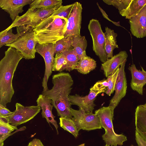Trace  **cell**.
<instances>
[{
	"label": "cell",
	"instance_id": "cell-38",
	"mask_svg": "<svg viewBox=\"0 0 146 146\" xmlns=\"http://www.w3.org/2000/svg\"><path fill=\"white\" fill-rule=\"evenodd\" d=\"M97 4L98 6V7L99 9L100 10V11L102 13L103 17L104 18H105L106 19L108 20V21L112 22L113 24H114L115 25L118 26H121L119 24V22H115L112 21L110 19L108 16V15L106 13L105 11L100 6L98 3H97Z\"/></svg>",
	"mask_w": 146,
	"mask_h": 146
},
{
	"label": "cell",
	"instance_id": "cell-6",
	"mask_svg": "<svg viewBox=\"0 0 146 146\" xmlns=\"http://www.w3.org/2000/svg\"><path fill=\"white\" fill-rule=\"evenodd\" d=\"M88 28L92 40L93 50L104 63L109 58L105 52L104 35L100 23L98 20L92 19L89 22Z\"/></svg>",
	"mask_w": 146,
	"mask_h": 146
},
{
	"label": "cell",
	"instance_id": "cell-10",
	"mask_svg": "<svg viewBox=\"0 0 146 146\" xmlns=\"http://www.w3.org/2000/svg\"><path fill=\"white\" fill-rule=\"evenodd\" d=\"M82 8L79 2L74 3L72 11L67 19L64 38H72L80 35Z\"/></svg>",
	"mask_w": 146,
	"mask_h": 146
},
{
	"label": "cell",
	"instance_id": "cell-16",
	"mask_svg": "<svg viewBox=\"0 0 146 146\" xmlns=\"http://www.w3.org/2000/svg\"><path fill=\"white\" fill-rule=\"evenodd\" d=\"M142 70H138L135 64H132L128 69L130 71L131 80L130 86L132 89L142 95L143 87L146 84V71L141 67Z\"/></svg>",
	"mask_w": 146,
	"mask_h": 146
},
{
	"label": "cell",
	"instance_id": "cell-2",
	"mask_svg": "<svg viewBox=\"0 0 146 146\" xmlns=\"http://www.w3.org/2000/svg\"><path fill=\"white\" fill-rule=\"evenodd\" d=\"M22 54L15 48L9 47L0 61V104L6 107L11 102L15 91L12 80Z\"/></svg>",
	"mask_w": 146,
	"mask_h": 146
},
{
	"label": "cell",
	"instance_id": "cell-42",
	"mask_svg": "<svg viewBox=\"0 0 146 146\" xmlns=\"http://www.w3.org/2000/svg\"><path fill=\"white\" fill-rule=\"evenodd\" d=\"M142 105L145 108H146V103H145V104H143V105Z\"/></svg>",
	"mask_w": 146,
	"mask_h": 146
},
{
	"label": "cell",
	"instance_id": "cell-4",
	"mask_svg": "<svg viewBox=\"0 0 146 146\" xmlns=\"http://www.w3.org/2000/svg\"><path fill=\"white\" fill-rule=\"evenodd\" d=\"M113 113L114 110L108 106L96 110L95 114L99 118L101 126L105 130L102 137L106 144L111 146H121L127 139L125 135L117 134L114 131L112 122Z\"/></svg>",
	"mask_w": 146,
	"mask_h": 146
},
{
	"label": "cell",
	"instance_id": "cell-32",
	"mask_svg": "<svg viewBox=\"0 0 146 146\" xmlns=\"http://www.w3.org/2000/svg\"><path fill=\"white\" fill-rule=\"evenodd\" d=\"M74 3L65 6L62 5L55 10L51 15L61 17H64L68 19L73 9Z\"/></svg>",
	"mask_w": 146,
	"mask_h": 146
},
{
	"label": "cell",
	"instance_id": "cell-25",
	"mask_svg": "<svg viewBox=\"0 0 146 146\" xmlns=\"http://www.w3.org/2000/svg\"><path fill=\"white\" fill-rule=\"evenodd\" d=\"M34 9L29 8L23 15L17 17L12 24L5 29L1 31L0 34L6 33L7 31L13 28L23 25L30 26L31 18Z\"/></svg>",
	"mask_w": 146,
	"mask_h": 146
},
{
	"label": "cell",
	"instance_id": "cell-12",
	"mask_svg": "<svg viewBox=\"0 0 146 146\" xmlns=\"http://www.w3.org/2000/svg\"><path fill=\"white\" fill-rule=\"evenodd\" d=\"M102 92L90 89L89 94L85 96H80L77 94L69 96L71 105L78 106L86 113H93L96 105L94 101L98 94Z\"/></svg>",
	"mask_w": 146,
	"mask_h": 146
},
{
	"label": "cell",
	"instance_id": "cell-20",
	"mask_svg": "<svg viewBox=\"0 0 146 146\" xmlns=\"http://www.w3.org/2000/svg\"><path fill=\"white\" fill-rule=\"evenodd\" d=\"M104 34L105 39V52L109 59L113 56L114 50L115 48H118L116 38L117 34L113 30L108 27H105V32Z\"/></svg>",
	"mask_w": 146,
	"mask_h": 146
},
{
	"label": "cell",
	"instance_id": "cell-9",
	"mask_svg": "<svg viewBox=\"0 0 146 146\" xmlns=\"http://www.w3.org/2000/svg\"><path fill=\"white\" fill-rule=\"evenodd\" d=\"M36 52L44 58L45 64V70L42 82L43 91L48 89L47 83L52 73V69L54 59V44L52 43L40 44L37 43L36 46Z\"/></svg>",
	"mask_w": 146,
	"mask_h": 146
},
{
	"label": "cell",
	"instance_id": "cell-31",
	"mask_svg": "<svg viewBox=\"0 0 146 146\" xmlns=\"http://www.w3.org/2000/svg\"><path fill=\"white\" fill-rule=\"evenodd\" d=\"M67 62L64 55L63 52L55 54L52 70L61 72L66 70Z\"/></svg>",
	"mask_w": 146,
	"mask_h": 146
},
{
	"label": "cell",
	"instance_id": "cell-34",
	"mask_svg": "<svg viewBox=\"0 0 146 146\" xmlns=\"http://www.w3.org/2000/svg\"><path fill=\"white\" fill-rule=\"evenodd\" d=\"M119 67H118L113 73L107 77L106 79L108 83L109 86L106 93L108 96H110L114 91L115 85L119 72Z\"/></svg>",
	"mask_w": 146,
	"mask_h": 146
},
{
	"label": "cell",
	"instance_id": "cell-39",
	"mask_svg": "<svg viewBox=\"0 0 146 146\" xmlns=\"http://www.w3.org/2000/svg\"><path fill=\"white\" fill-rule=\"evenodd\" d=\"M28 146H44L40 140L39 139L35 138L30 141Z\"/></svg>",
	"mask_w": 146,
	"mask_h": 146
},
{
	"label": "cell",
	"instance_id": "cell-21",
	"mask_svg": "<svg viewBox=\"0 0 146 146\" xmlns=\"http://www.w3.org/2000/svg\"><path fill=\"white\" fill-rule=\"evenodd\" d=\"M146 4V0H131L128 6L119 14L130 19L137 15Z\"/></svg>",
	"mask_w": 146,
	"mask_h": 146
},
{
	"label": "cell",
	"instance_id": "cell-19",
	"mask_svg": "<svg viewBox=\"0 0 146 146\" xmlns=\"http://www.w3.org/2000/svg\"><path fill=\"white\" fill-rule=\"evenodd\" d=\"M17 33L15 34L12 32V29L6 33L0 34V48L6 44L12 43L28 31L33 29L28 25H23L16 27Z\"/></svg>",
	"mask_w": 146,
	"mask_h": 146
},
{
	"label": "cell",
	"instance_id": "cell-37",
	"mask_svg": "<svg viewBox=\"0 0 146 146\" xmlns=\"http://www.w3.org/2000/svg\"><path fill=\"white\" fill-rule=\"evenodd\" d=\"M13 113L8 109L0 104V117H4L8 116Z\"/></svg>",
	"mask_w": 146,
	"mask_h": 146
},
{
	"label": "cell",
	"instance_id": "cell-22",
	"mask_svg": "<svg viewBox=\"0 0 146 146\" xmlns=\"http://www.w3.org/2000/svg\"><path fill=\"white\" fill-rule=\"evenodd\" d=\"M60 6L52 9H34L30 26L34 29L44 19L51 15L55 10Z\"/></svg>",
	"mask_w": 146,
	"mask_h": 146
},
{
	"label": "cell",
	"instance_id": "cell-8",
	"mask_svg": "<svg viewBox=\"0 0 146 146\" xmlns=\"http://www.w3.org/2000/svg\"><path fill=\"white\" fill-rule=\"evenodd\" d=\"M70 111L79 131L81 129L90 131L102 128L100 118L95 114L86 113L80 108L77 110L71 108Z\"/></svg>",
	"mask_w": 146,
	"mask_h": 146
},
{
	"label": "cell",
	"instance_id": "cell-27",
	"mask_svg": "<svg viewBox=\"0 0 146 146\" xmlns=\"http://www.w3.org/2000/svg\"><path fill=\"white\" fill-rule=\"evenodd\" d=\"M59 124L60 126L65 130L71 133L75 138L79 135V131L74 121L67 117H60Z\"/></svg>",
	"mask_w": 146,
	"mask_h": 146
},
{
	"label": "cell",
	"instance_id": "cell-41",
	"mask_svg": "<svg viewBox=\"0 0 146 146\" xmlns=\"http://www.w3.org/2000/svg\"><path fill=\"white\" fill-rule=\"evenodd\" d=\"M0 146H3V142L0 143Z\"/></svg>",
	"mask_w": 146,
	"mask_h": 146
},
{
	"label": "cell",
	"instance_id": "cell-24",
	"mask_svg": "<svg viewBox=\"0 0 146 146\" xmlns=\"http://www.w3.org/2000/svg\"><path fill=\"white\" fill-rule=\"evenodd\" d=\"M72 45L77 55L80 60L86 56V50L87 42L84 36L78 35L72 38Z\"/></svg>",
	"mask_w": 146,
	"mask_h": 146
},
{
	"label": "cell",
	"instance_id": "cell-28",
	"mask_svg": "<svg viewBox=\"0 0 146 146\" xmlns=\"http://www.w3.org/2000/svg\"><path fill=\"white\" fill-rule=\"evenodd\" d=\"M62 52L65 56L67 62L66 70L70 72L74 70L80 60L74 49Z\"/></svg>",
	"mask_w": 146,
	"mask_h": 146
},
{
	"label": "cell",
	"instance_id": "cell-43",
	"mask_svg": "<svg viewBox=\"0 0 146 146\" xmlns=\"http://www.w3.org/2000/svg\"><path fill=\"white\" fill-rule=\"evenodd\" d=\"M105 146H110V145H106H106H105Z\"/></svg>",
	"mask_w": 146,
	"mask_h": 146
},
{
	"label": "cell",
	"instance_id": "cell-23",
	"mask_svg": "<svg viewBox=\"0 0 146 146\" xmlns=\"http://www.w3.org/2000/svg\"><path fill=\"white\" fill-rule=\"evenodd\" d=\"M96 67V61L93 59L87 56L79 60L74 70H76L80 73L85 74L95 69Z\"/></svg>",
	"mask_w": 146,
	"mask_h": 146
},
{
	"label": "cell",
	"instance_id": "cell-3",
	"mask_svg": "<svg viewBox=\"0 0 146 146\" xmlns=\"http://www.w3.org/2000/svg\"><path fill=\"white\" fill-rule=\"evenodd\" d=\"M67 22L66 18L50 15L33 29L35 39L40 44H55L64 38Z\"/></svg>",
	"mask_w": 146,
	"mask_h": 146
},
{
	"label": "cell",
	"instance_id": "cell-13",
	"mask_svg": "<svg viewBox=\"0 0 146 146\" xmlns=\"http://www.w3.org/2000/svg\"><path fill=\"white\" fill-rule=\"evenodd\" d=\"M130 30L137 38L146 36V4L136 15L129 19Z\"/></svg>",
	"mask_w": 146,
	"mask_h": 146
},
{
	"label": "cell",
	"instance_id": "cell-30",
	"mask_svg": "<svg viewBox=\"0 0 146 146\" xmlns=\"http://www.w3.org/2000/svg\"><path fill=\"white\" fill-rule=\"evenodd\" d=\"M72 43V38H64L58 40L54 44L55 54L73 49Z\"/></svg>",
	"mask_w": 146,
	"mask_h": 146
},
{
	"label": "cell",
	"instance_id": "cell-1",
	"mask_svg": "<svg viewBox=\"0 0 146 146\" xmlns=\"http://www.w3.org/2000/svg\"><path fill=\"white\" fill-rule=\"evenodd\" d=\"M52 88L42 91V94L51 100L58 116L72 119L70 111L72 105L69 98L74 83L72 77L68 73L60 72L52 76Z\"/></svg>",
	"mask_w": 146,
	"mask_h": 146
},
{
	"label": "cell",
	"instance_id": "cell-17",
	"mask_svg": "<svg viewBox=\"0 0 146 146\" xmlns=\"http://www.w3.org/2000/svg\"><path fill=\"white\" fill-rule=\"evenodd\" d=\"M127 57L126 52L121 51L102 64L101 69L103 71L105 76L107 78L112 75Z\"/></svg>",
	"mask_w": 146,
	"mask_h": 146
},
{
	"label": "cell",
	"instance_id": "cell-33",
	"mask_svg": "<svg viewBox=\"0 0 146 146\" xmlns=\"http://www.w3.org/2000/svg\"><path fill=\"white\" fill-rule=\"evenodd\" d=\"M131 0H103V1L109 5H112L117 9L119 13L126 8Z\"/></svg>",
	"mask_w": 146,
	"mask_h": 146
},
{
	"label": "cell",
	"instance_id": "cell-11",
	"mask_svg": "<svg viewBox=\"0 0 146 146\" xmlns=\"http://www.w3.org/2000/svg\"><path fill=\"white\" fill-rule=\"evenodd\" d=\"M127 60L120 65L119 72L115 85L114 95L110 101L109 106L112 109H114L117 106L121 100L126 95L127 89V82L125 66Z\"/></svg>",
	"mask_w": 146,
	"mask_h": 146
},
{
	"label": "cell",
	"instance_id": "cell-40",
	"mask_svg": "<svg viewBox=\"0 0 146 146\" xmlns=\"http://www.w3.org/2000/svg\"><path fill=\"white\" fill-rule=\"evenodd\" d=\"M85 143H82L77 146H85Z\"/></svg>",
	"mask_w": 146,
	"mask_h": 146
},
{
	"label": "cell",
	"instance_id": "cell-35",
	"mask_svg": "<svg viewBox=\"0 0 146 146\" xmlns=\"http://www.w3.org/2000/svg\"><path fill=\"white\" fill-rule=\"evenodd\" d=\"M109 86V84L106 79H103L97 82L91 89L106 93Z\"/></svg>",
	"mask_w": 146,
	"mask_h": 146
},
{
	"label": "cell",
	"instance_id": "cell-15",
	"mask_svg": "<svg viewBox=\"0 0 146 146\" xmlns=\"http://www.w3.org/2000/svg\"><path fill=\"white\" fill-rule=\"evenodd\" d=\"M36 102L37 105L40 106L42 110V117L46 119L50 125V123L54 125L57 134L58 135V126L56 121L54 119L55 116L53 115L52 112L53 106L51 104V100L41 94L39 95Z\"/></svg>",
	"mask_w": 146,
	"mask_h": 146
},
{
	"label": "cell",
	"instance_id": "cell-36",
	"mask_svg": "<svg viewBox=\"0 0 146 146\" xmlns=\"http://www.w3.org/2000/svg\"><path fill=\"white\" fill-rule=\"evenodd\" d=\"M135 139L138 146H146V141L135 131Z\"/></svg>",
	"mask_w": 146,
	"mask_h": 146
},
{
	"label": "cell",
	"instance_id": "cell-18",
	"mask_svg": "<svg viewBox=\"0 0 146 146\" xmlns=\"http://www.w3.org/2000/svg\"><path fill=\"white\" fill-rule=\"evenodd\" d=\"M135 131L146 141V108L138 106L135 112Z\"/></svg>",
	"mask_w": 146,
	"mask_h": 146
},
{
	"label": "cell",
	"instance_id": "cell-26",
	"mask_svg": "<svg viewBox=\"0 0 146 146\" xmlns=\"http://www.w3.org/2000/svg\"><path fill=\"white\" fill-rule=\"evenodd\" d=\"M62 0H34L30 4V8L52 9L62 5Z\"/></svg>",
	"mask_w": 146,
	"mask_h": 146
},
{
	"label": "cell",
	"instance_id": "cell-5",
	"mask_svg": "<svg viewBox=\"0 0 146 146\" xmlns=\"http://www.w3.org/2000/svg\"><path fill=\"white\" fill-rule=\"evenodd\" d=\"M15 107V110L12 114L0 118L16 126L32 119L41 110L40 107L37 105L25 106L19 103H16Z\"/></svg>",
	"mask_w": 146,
	"mask_h": 146
},
{
	"label": "cell",
	"instance_id": "cell-14",
	"mask_svg": "<svg viewBox=\"0 0 146 146\" xmlns=\"http://www.w3.org/2000/svg\"><path fill=\"white\" fill-rule=\"evenodd\" d=\"M34 0H0V7L8 13L12 21L23 11V7Z\"/></svg>",
	"mask_w": 146,
	"mask_h": 146
},
{
	"label": "cell",
	"instance_id": "cell-29",
	"mask_svg": "<svg viewBox=\"0 0 146 146\" xmlns=\"http://www.w3.org/2000/svg\"><path fill=\"white\" fill-rule=\"evenodd\" d=\"M17 129V126L0 118V143L3 142L12 132Z\"/></svg>",
	"mask_w": 146,
	"mask_h": 146
},
{
	"label": "cell",
	"instance_id": "cell-7",
	"mask_svg": "<svg viewBox=\"0 0 146 146\" xmlns=\"http://www.w3.org/2000/svg\"><path fill=\"white\" fill-rule=\"evenodd\" d=\"M37 42L35 38L33 29L24 34L17 40L11 43L5 45L15 48L20 51L25 59L35 58L36 52V46Z\"/></svg>",
	"mask_w": 146,
	"mask_h": 146
},
{
	"label": "cell",
	"instance_id": "cell-44",
	"mask_svg": "<svg viewBox=\"0 0 146 146\" xmlns=\"http://www.w3.org/2000/svg\"><path fill=\"white\" fill-rule=\"evenodd\" d=\"M131 146H134L133 145H131ZM138 146V145L137 146Z\"/></svg>",
	"mask_w": 146,
	"mask_h": 146
}]
</instances>
